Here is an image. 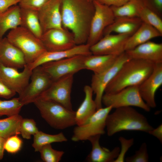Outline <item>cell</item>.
I'll return each mask as SVG.
<instances>
[{
  "label": "cell",
  "mask_w": 162,
  "mask_h": 162,
  "mask_svg": "<svg viewBox=\"0 0 162 162\" xmlns=\"http://www.w3.org/2000/svg\"><path fill=\"white\" fill-rule=\"evenodd\" d=\"M94 11L88 0H61L63 27L73 34L76 45L86 44Z\"/></svg>",
  "instance_id": "obj_1"
},
{
  "label": "cell",
  "mask_w": 162,
  "mask_h": 162,
  "mask_svg": "<svg viewBox=\"0 0 162 162\" xmlns=\"http://www.w3.org/2000/svg\"><path fill=\"white\" fill-rule=\"evenodd\" d=\"M154 64L140 59L130 58L122 66L106 86V93H114L128 87L141 85L151 74Z\"/></svg>",
  "instance_id": "obj_2"
},
{
  "label": "cell",
  "mask_w": 162,
  "mask_h": 162,
  "mask_svg": "<svg viewBox=\"0 0 162 162\" xmlns=\"http://www.w3.org/2000/svg\"><path fill=\"white\" fill-rule=\"evenodd\" d=\"M106 128L109 136L124 130L148 133L154 128L144 115L131 106L118 108L109 114L106 119Z\"/></svg>",
  "instance_id": "obj_3"
},
{
  "label": "cell",
  "mask_w": 162,
  "mask_h": 162,
  "mask_svg": "<svg viewBox=\"0 0 162 162\" xmlns=\"http://www.w3.org/2000/svg\"><path fill=\"white\" fill-rule=\"evenodd\" d=\"M33 103L42 118L54 128L63 130L76 125L75 111L69 110L54 101L40 98Z\"/></svg>",
  "instance_id": "obj_4"
},
{
  "label": "cell",
  "mask_w": 162,
  "mask_h": 162,
  "mask_svg": "<svg viewBox=\"0 0 162 162\" xmlns=\"http://www.w3.org/2000/svg\"><path fill=\"white\" fill-rule=\"evenodd\" d=\"M6 37L22 52L27 64L33 63L46 51L39 38L20 26L11 30Z\"/></svg>",
  "instance_id": "obj_5"
},
{
  "label": "cell",
  "mask_w": 162,
  "mask_h": 162,
  "mask_svg": "<svg viewBox=\"0 0 162 162\" xmlns=\"http://www.w3.org/2000/svg\"><path fill=\"white\" fill-rule=\"evenodd\" d=\"M113 109L112 106L102 107L95 113L83 124L74 128L71 140L75 142L88 140L90 137L105 133L106 119Z\"/></svg>",
  "instance_id": "obj_6"
},
{
  "label": "cell",
  "mask_w": 162,
  "mask_h": 162,
  "mask_svg": "<svg viewBox=\"0 0 162 162\" xmlns=\"http://www.w3.org/2000/svg\"><path fill=\"white\" fill-rule=\"evenodd\" d=\"M138 86L125 88L114 93L104 94L102 102L106 106L112 108L134 106L149 112L151 108L144 101L139 92Z\"/></svg>",
  "instance_id": "obj_7"
},
{
  "label": "cell",
  "mask_w": 162,
  "mask_h": 162,
  "mask_svg": "<svg viewBox=\"0 0 162 162\" xmlns=\"http://www.w3.org/2000/svg\"><path fill=\"white\" fill-rule=\"evenodd\" d=\"M93 2L95 11L86 43L90 47L103 37L105 29L113 23L116 18L110 7L96 0H93Z\"/></svg>",
  "instance_id": "obj_8"
},
{
  "label": "cell",
  "mask_w": 162,
  "mask_h": 162,
  "mask_svg": "<svg viewBox=\"0 0 162 162\" xmlns=\"http://www.w3.org/2000/svg\"><path fill=\"white\" fill-rule=\"evenodd\" d=\"M130 59L125 52L117 57L113 64L104 71L94 74L91 80V87L95 94L94 99L97 110L102 107V99L107 86L114 77L123 65Z\"/></svg>",
  "instance_id": "obj_9"
},
{
  "label": "cell",
  "mask_w": 162,
  "mask_h": 162,
  "mask_svg": "<svg viewBox=\"0 0 162 162\" xmlns=\"http://www.w3.org/2000/svg\"><path fill=\"white\" fill-rule=\"evenodd\" d=\"M30 79L31 82L18 97L24 105L33 103L53 82L41 66L32 70Z\"/></svg>",
  "instance_id": "obj_10"
},
{
  "label": "cell",
  "mask_w": 162,
  "mask_h": 162,
  "mask_svg": "<svg viewBox=\"0 0 162 162\" xmlns=\"http://www.w3.org/2000/svg\"><path fill=\"white\" fill-rule=\"evenodd\" d=\"M87 56L78 55L51 62L41 65L53 81L69 74H74L84 69V62Z\"/></svg>",
  "instance_id": "obj_11"
},
{
  "label": "cell",
  "mask_w": 162,
  "mask_h": 162,
  "mask_svg": "<svg viewBox=\"0 0 162 162\" xmlns=\"http://www.w3.org/2000/svg\"><path fill=\"white\" fill-rule=\"evenodd\" d=\"M74 75H66L53 81L39 98L54 101L73 110L71 93Z\"/></svg>",
  "instance_id": "obj_12"
},
{
  "label": "cell",
  "mask_w": 162,
  "mask_h": 162,
  "mask_svg": "<svg viewBox=\"0 0 162 162\" xmlns=\"http://www.w3.org/2000/svg\"><path fill=\"white\" fill-rule=\"evenodd\" d=\"M40 39L48 51L67 50L76 45L73 34L64 28L48 30L43 33Z\"/></svg>",
  "instance_id": "obj_13"
},
{
  "label": "cell",
  "mask_w": 162,
  "mask_h": 162,
  "mask_svg": "<svg viewBox=\"0 0 162 162\" xmlns=\"http://www.w3.org/2000/svg\"><path fill=\"white\" fill-rule=\"evenodd\" d=\"M130 36L126 34H110L105 35L90 47V51L94 55L118 56L125 52L126 42Z\"/></svg>",
  "instance_id": "obj_14"
},
{
  "label": "cell",
  "mask_w": 162,
  "mask_h": 162,
  "mask_svg": "<svg viewBox=\"0 0 162 162\" xmlns=\"http://www.w3.org/2000/svg\"><path fill=\"white\" fill-rule=\"evenodd\" d=\"M32 70L27 64L23 71L5 66L0 63V76L7 85L19 95L21 94L29 83Z\"/></svg>",
  "instance_id": "obj_15"
},
{
  "label": "cell",
  "mask_w": 162,
  "mask_h": 162,
  "mask_svg": "<svg viewBox=\"0 0 162 162\" xmlns=\"http://www.w3.org/2000/svg\"><path fill=\"white\" fill-rule=\"evenodd\" d=\"M162 85V62L155 63L151 74L139 86L142 98L150 108L156 106L155 94Z\"/></svg>",
  "instance_id": "obj_16"
},
{
  "label": "cell",
  "mask_w": 162,
  "mask_h": 162,
  "mask_svg": "<svg viewBox=\"0 0 162 162\" xmlns=\"http://www.w3.org/2000/svg\"><path fill=\"white\" fill-rule=\"evenodd\" d=\"M61 0H49L38 10L43 33L52 28H63L61 12Z\"/></svg>",
  "instance_id": "obj_17"
},
{
  "label": "cell",
  "mask_w": 162,
  "mask_h": 162,
  "mask_svg": "<svg viewBox=\"0 0 162 162\" xmlns=\"http://www.w3.org/2000/svg\"><path fill=\"white\" fill-rule=\"evenodd\" d=\"M90 46L87 44L77 45L70 49L60 51H46L34 62L27 64L32 70L37 67L45 63L58 61L78 55L88 56L92 54Z\"/></svg>",
  "instance_id": "obj_18"
},
{
  "label": "cell",
  "mask_w": 162,
  "mask_h": 162,
  "mask_svg": "<svg viewBox=\"0 0 162 162\" xmlns=\"http://www.w3.org/2000/svg\"><path fill=\"white\" fill-rule=\"evenodd\" d=\"M0 63L17 69L24 68L27 64L23 53L7 37L0 40Z\"/></svg>",
  "instance_id": "obj_19"
},
{
  "label": "cell",
  "mask_w": 162,
  "mask_h": 162,
  "mask_svg": "<svg viewBox=\"0 0 162 162\" xmlns=\"http://www.w3.org/2000/svg\"><path fill=\"white\" fill-rule=\"evenodd\" d=\"M130 58L145 60L154 64L162 62V44L150 40L125 51Z\"/></svg>",
  "instance_id": "obj_20"
},
{
  "label": "cell",
  "mask_w": 162,
  "mask_h": 162,
  "mask_svg": "<svg viewBox=\"0 0 162 162\" xmlns=\"http://www.w3.org/2000/svg\"><path fill=\"white\" fill-rule=\"evenodd\" d=\"M101 136L98 135L88 139V140L91 144L92 149L87 158V160L89 162H113L118 157L120 148L117 146L110 151L101 147L99 143Z\"/></svg>",
  "instance_id": "obj_21"
},
{
  "label": "cell",
  "mask_w": 162,
  "mask_h": 162,
  "mask_svg": "<svg viewBox=\"0 0 162 162\" xmlns=\"http://www.w3.org/2000/svg\"><path fill=\"white\" fill-rule=\"evenodd\" d=\"M162 36V34L155 28L142 22L137 30L127 40L125 46V51L132 50L152 38Z\"/></svg>",
  "instance_id": "obj_22"
},
{
  "label": "cell",
  "mask_w": 162,
  "mask_h": 162,
  "mask_svg": "<svg viewBox=\"0 0 162 162\" xmlns=\"http://www.w3.org/2000/svg\"><path fill=\"white\" fill-rule=\"evenodd\" d=\"M142 22L139 17L115 18L114 21L104 30L103 36L115 32L117 34L132 35L139 28Z\"/></svg>",
  "instance_id": "obj_23"
},
{
  "label": "cell",
  "mask_w": 162,
  "mask_h": 162,
  "mask_svg": "<svg viewBox=\"0 0 162 162\" xmlns=\"http://www.w3.org/2000/svg\"><path fill=\"white\" fill-rule=\"evenodd\" d=\"M83 91L85 94L84 99L75 111V120L77 125L84 123L97 110L96 105L92 97L93 92L91 86H85Z\"/></svg>",
  "instance_id": "obj_24"
},
{
  "label": "cell",
  "mask_w": 162,
  "mask_h": 162,
  "mask_svg": "<svg viewBox=\"0 0 162 162\" xmlns=\"http://www.w3.org/2000/svg\"><path fill=\"white\" fill-rule=\"evenodd\" d=\"M20 7L13 5L0 11V40L8 30L20 26Z\"/></svg>",
  "instance_id": "obj_25"
},
{
  "label": "cell",
  "mask_w": 162,
  "mask_h": 162,
  "mask_svg": "<svg viewBox=\"0 0 162 162\" xmlns=\"http://www.w3.org/2000/svg\"><path fill=\"white\" fill-rule=\"evenodd\" d=\"M118 56L108 55L91 54L86 56L84 69L92 71L94 74L100 73L111 66Z\"/></svg>",
  "instance_id": "obj_26"
},
{
  "label": "cell",
  "mask_w": 162,
  "mask_h": 162,
  "mask_svg": "<svg viewBox=\"0 0 162 162\" xmlns=\"http://www.w3.org/2000/svg\"><path fill=\"white\" fill-rule=\"evenodd\" d=\"M20 26L26 28L40 39L43 32L39 20L38 11L20 7Z\"/></svg>",
  "instance_id": "obj_27"
},
{
  "label": "cell",
  "mask_w": 162,
  "mask_h": 162,
  "mask_svg": "<svg viewBox=\"0 0 162 162\" xmlns=\"http://www.w3.org/2000/svg\"><path fill=\"white\" fill-rule=\"evenodd\" d=\"M19 114L0 119V137L5 139L20 134V128L23 119Z\"/></svg>",
  "instance_id": "obj_28"
},
{
  "label": "cell",
  "mask_w": 162,
  "mask_h": 162,
  "mask_svg": "<svg viewBox=\"0 0 162 162\" xmlns=\"http://www.w3.org/2000/svg\"><path fill=\"white\" fill-rule=\"evenodd\" d=\"M144 4L141 0H130L123 5L110 6L115 17H139L140 10Z\"/></svg>",
  "instance_id": "obj_29"
},
{
  "label": "cell",
  "mask_w": 162,
  "mask_h": 162,
  "mask_svg": "<svg viewBox=\"0 0 162 162\" xmlns=\"http://www.w3.org/2000/svg\"><path fill=\"white\" fill-rule=\"evenodd\" d=\"M32 146L35 152H38L43 146L55 142H66L67 139L62 132L56 134H50L38 131L33 135Z\"/></svg>",
  "instance_id": "obj_30"
},
{
  "label": "cell",
  "mask_w": 162,
  "mask_h": 162,
  "mask_svg": "<svg viewBox=\"0 0 162 162\" xmlns=\"http://www.w3.org/2000/svg\"><path fill=\"white\" fill-rule=\"evenodd\" d=\"M138 17L142 22L152 26L162 34V20L161 17L154 11L143 5Z\"/></svg>",
  "instance_id": "obj_31"
},
{
  "label": "cell",
  "mask_w": 162,
  "mask_h": 162,
  "mask_svg": "<svg viewBox=\"0 0 162 162\" xmlns=\"http://www.w3.org/2000/svg\"><path fill=\"white\" fill-rule=\"evenodd\" d=\"M23 106L18 97L8 100H0V117L4 116L9 117L19 114Z\"/></svg>",
  "instance_id": "obj_32"
},
{
  "label": "cell",
  "mask_w": 162,
  "mask_h": 162,
  "mask_svg": "<svg viewBox=\"0 0 162 162\" xmlns=\"http://www.w3.org/2000/svg\"><path fill=\"white\" fill-rule=\"evenodd\" d=\"M39 152L41 159L45 162H58L64 153L63 151L54 149L51 144L42 146Z\"/></svg>",
  "instance_id": "obj_33"
},
{
  "label": "cell",
  "mask_w": 162,
  "mask_h": 162,
  "mask_svg": "<svg viewBox=\"0 0 162 162\" xmlns=\"http://www.w3.org/2000/svg\"><path fill=\"white\" fill-rule=\"evenodd\" d=\"M39 130L34 120L32 118H23L20 128V134L25 139H31L32 135H34L38 132Z\"/></svg>",
  "instance_id": "obj_34"
},
{
  "label": "cell",
  "mask_w": 162,
  "mask_h": 162,
  "mask_svg": "<svg viewBox=\"0 0 162 162\" xmlns=\"http://www.w3.org/2000/svg\"><path fill=\"white\" fill-rule=\"evenodd\" d=\"M22 145V140L18 135H14L6 139L4 146V149L9 153L15 154L20 150Z\"/></svg>",
  "instance_id": "obj_35"
},
{
  "label": "cell",
  "mask_w": 162,
  "mask_h": 162,
  "mask_svg": "<svg viewBox=\"0 0 162 162\" xmlns=\"http://www.w3.org/2000/svg\"><path fill=\"white\" fill-rule=\"evenodd\" d=\"M125 160L127 162H148L149 156L147 144L145 142L142 143L135 154L132 156L126 158Z\"/></svg>",
  "instance_id": "obj_36"
},
{
  "label": "cell",
  "mask_w": 162,
  "mask_h": 162,
  "mask_svg": "<svg viewBox=\"0 0 162 162\" xmlns=\"http://www.w3.org/2000/svg\"><path fill=\"white\" fill-rule=\"evenodd\" d=\"M118 140L120 142L121 148L118 157L113 162H124L126 153L134 143V139L133 138L127 139L123 136H120Z\"/></svg>",
  "instance_id": "obj_37"
},
{
  "label": "cell",
  "mask_w": 162,
  "mask_h": 162,
  "mask_svg": "<svg viewBox=\"0 0 162 162\" xmlns=\"http://www.w3.org/2000/svg\"><path fill=\"white\" fill-rule=\"evenodd\" d=\"M49 0H21L19 3L20 7L38 10Z\"/></svg>",
  "instance_id": "obj_38"
},
{
  "label": "cell",
  "mask_w": 162,
  "mask_h": 162,
  "mask_svg": "<svg viewBox=\"0 0 162 162\" xmlns=\"http://www.w3.org/2000/svg\"><path fill=\"white\" fill-rule=\"evenodd\" d=\"M144 5L160 17L162 14V0H141Z\"/></svg>",
  "instance_id": "obj_39"
},
{
  "label": "cell",
  "mask_w": 162,
  "mask_h": 162,
  "mask_svg": "<svg viewBox=\"0 0 162 162\" xmlns=\"http://www.w3.org/2000/svg\"><path fill=\"white\" fill-rule=\"evenodd\" d=\"M16 93L7 85L0 76V98L9 99Z\"/></svg>",
  "instance_id": "obj_40"
},
{
  "label": "cell",
  "mask_w": 162,
  "mask_h": 162,
  "mask_svg": "<svg viewBox=\"0 0 162 162\" xmlns=\"http://www.w3.org/2000/svg\"><path fill=\"white\" fill-rule=\"evenodd\" d=\"M100 3L109 6L118 7L126 3L130 0H96Z\"/></svg>",
  "instance_id": "obj_41"
},
{
  "label": "cell",
  "mask_w": 162,
  "mask_h": 162,
  "mask_svg": "<svg viewBox=\"0 0 162 162\" xmlns=\"http://www.w3.org/2000/svg\"><path fill=\"white\" fill-rule=\"evenodd\" d=\"M21 0H0V11L19 3Z\"/></svg>",
  "instance_id": "obj_42"
},
{
  "label": "cell",
  "mask_w": 162,
  "mask_h": 162,
  "mask_svg": "<svg viewBox=\"0 0 162 162\" xmlns=\"http://www.w3.org/2000/svg\"><path fill=\"white\" fill-rule=\"evenodd\" d=\"M148 134L156 137L162 143V124L159 125L156 128H153L149 131Z\"/></svg>",
  "instance_id": "obj_43"
},
{
  "label": "cell",
  "mask_w": 162,
  "mask_h": 162,
  "mask_svg": "<svg viewBox=\"0 0 162 162\" xmlns=\"http://www.w3.org/2000/svg\"><path fill=\"white\" fill-rule=\"evenodd\" d=\"M6 139L0 137V160H2L4 155V146Z\"/></svg>",
  "instance_id": "obj_44"
},
{
  "label": "cell",
  "mask_w": 162,
  "mask_h": 162,
  "mask_svg": "<svg viewBox=\"0 0 162 162\" xmlns=\"http://www.w3.org/2000/svg\"><path fill=\"white\" fill-rule=\"evenodd\" d=\"M88 0L91 2H93V0Z\"/></svg>",
  "instance_id": "obj_45"
}]
</instances>
